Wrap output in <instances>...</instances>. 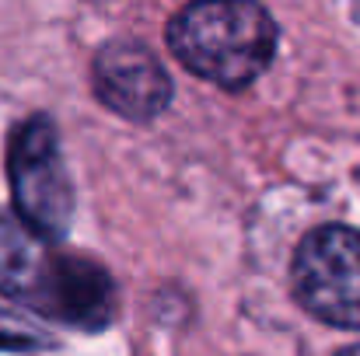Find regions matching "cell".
Returning <instances> with one entry per match:
<instances>
[{
  "instance_id": "1",
  "label": "cell",
  "mask_w": 360,
  "mask_h": 356,
  "mask_svg": "<svg viewBox=\"0 0 360 356\" xmlns=\"http://www.w3.org/2000/svg\"><path fill=\"white\" fill-rule=\"evenodd\" d=\"M0 294L84 332L116 318V283L98 262L49 251L42 237L7 213H0Z\"/></svg>"
},
{
  "instance_id": "2",
  "label": "cell",
  "mask_w": 360,
  "mask_h": 356,
  "mask_svg": "<svg viewBox=\"0 0 360 356\" xmlns=\"http://www.w3.org/2000/svg\"><path fill=\"white\" fill-rule=\"evenodd\" d=\"M276 21L266 7L245 0L189 4L168 21V49L175 60L228 91L248 88L276 56Z\"/></svg>"
},
{
  "instance_id": "3",
  "label": "cell",
  "mask_w": 360,
  "mask_h": 356,
  "mask_svg": "<svg viewBox=\"0 0 360 356\" xmlns=\"http://www.w3.org/2000/svg\"><path fill=\"white\" fill-rule=\"evenodd\" d=\"M7 182L18 220L35 237L60 241L70 231L74 185L63 164L60 133L49 116L25 119L7 143Z\"/></svg>"
},
{
  "instance_id": "4",
  "label": "cell",
  "mask_w": 360,
  "mask_h": 356,
  "mask_svg": "<svg viewBox=\"0 0 360 356\" xmlns=\"http://www.w3.org/2000/svg\"><path fill=\"white\" fill-rule=\"evenodd\" d=\"M290 279L311 318L333 329H360V231L340 224L311 231L294 251Z\"/></svg>"
},
{
  "instance_id": "5",
  "label": "cell",
  "mask_w": 360,
  "mask_h": 356,
  "mask_svg": "<svg viewBox=\"0 0 360 356\" xmlns=\"http://www.w3.org/2000/svg\"><path fill=\"white\" fill-rule=\"evenodd\" d=\"M95 95L105 109L116 116L147 122L161 116L172 102V77L158 63V56L136 42V39H116L98 49L91 67Z\"/></svg>"
},
{
  "instance_id": "6",
  "label": "cell",
  "mask_w": 360,
  "mask_h": 356,
  "mask_svg": "<svg viewBox=\"0 0 360 356\" xmlns=\"http://www.w3.org/2000/svg\"><path fill=\"white\" fill-rule=\"evenodd\" d=\"M35 346H42L39 332L28 329L21 318L0 311V350H35Z\"/></svg>"
},
{
  "instance_id": "7",
  "label": "cell",
  "mask_w": 360,
  "mask_h": 356,
  "mask_svg": "<svg viewBox=\"0 0 360 356\" xmlns=\"http://www.w3.org/2000/svg\"><path fill=\"white\" fill-rule=\"evenodd\" d=\"M336 356H360V346H347V350H340Z\"/></svg>"
}]
</instances>
